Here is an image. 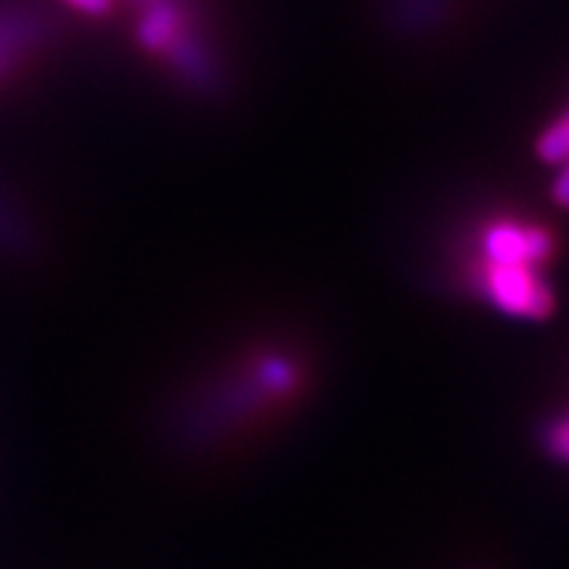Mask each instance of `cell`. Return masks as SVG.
<instances>
[{"mask_svg":"<svg viewBox=\"0 0 569 569\" xmlns=\"http://www.w3.org/2000/svg\"><path fill=\"white\" fill-rule=\"evenodd\" d=\"M9 240H19V222L0 198V243H9Z\"/></svg>","mask_w":569,"mask_h":569,"instance_id":"obj_7","label":"cell"},{"mask_svg":"<svg viewBox=\"0 0 569 569\" xmlns=\"http://www.w3.org/2000/svg\"><path fill=\"white\" fill-rule=\"evenodd\" d=\"M13 67H17V61L9 59V56H0V77H3L6 71H11Z\"/></svg>","mask_w":569,"mask_h":569,"instance_id":"obj_8","label":"cell"},{"mask_svg":"<svg viewBox=\"0 0 569 569\" xmlns=\"http://www.w3.org/2000/svg\"><path fill=\"white\" fill-rule=\"evenodd\" d=\"M42 40V19L27 9H0V56H19Z\"/></svg>","mask_w":569,"mask_h":569,"instance_id":"obj_3","label":"cell"},{"mask_svg":"<svg viewBox=\"0 0 569 569\" xmlns=\"http://www.w3.org/2000/svg\"><path fill=\"white\" fill-rule=\"evenodd\" d=\"M475 284L490 306L515 319H546L553 311V290L538 267H475Z\"/></svg>","mask_w":569,"mask_h":569,"instance_id":"obj_1","label":"cell"},{"mask_svg":"<svg viewBox=\"0 0 569 569\" xmlns=\"http://www.w3.org/2000/svg\"><path fill=\"white\" fill-rule=\"evenodd\" d=\"M551 198L561 209H569V161L557 167V174H553L551 182Z\"/></svg>","mask_w":569,"mask_h":569,"instance_id":"obj_6","label":"cell"},{"mask_svg":"<svg viewBox=\"0 0 569 569\" xmlns=\"http://www.w3.org/2000/svg\"><path fill=\"white\" fill-rule=\"evenodd\" d=\"M536 153L540 161L549 167H559V163L569 161V109L561 111L553 122L540 132L536 142Z\"/></svg>","mask_w":569,"mask_h":569,"instance_id":"obj_4","label":"cell"},{"mask_svg":"<svg viewBox=\"0 0 569 569\" xmlns=\"http://www.w3.org/2000/svg\"><path fill=\"white\" fill-rule=\"evenodd\" d=\"M553 253V238L546 227L522 222L515 217H498L480 230V264L538 267L543 269Z\"/></svg>","mask_w":569,"mask_h":569,"instance_id":"obj_2","label":"cell"},{"mask_svg":"<svg viewBox=\"0 0 569 569\" xmlns=\"http://www.w3.org/2000/svg\"><path fill=\"white\" fill-rule=\"evenodd\" d=\"M546 446L553 457L561 461H569V417L559 419L549 427V436H546Z\"/></svg>","mask_w":569,"mask_h":569,"instance_id":"obj_5","label":"cell"}]
</instances>
